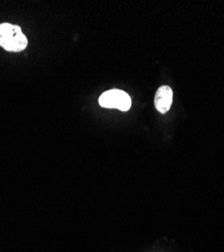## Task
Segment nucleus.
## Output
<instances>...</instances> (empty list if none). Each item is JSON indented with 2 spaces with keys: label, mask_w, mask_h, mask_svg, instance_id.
<instances>
[{
  "label": "nucleus",
  "mask_w": 224,
  "mask_h": 252,
  "mask_svg": "<svg viewBox=\"0 0 224 252\" xmlns=\"http://www.w3.org/2000/svg\"><path fill=\"white\" fill-rule=\"evenodd\" d=\"M0 47L8 52H22L28 47V38L18 26L4 23L0 25Z\"/></svg>",
  "instance_id": "f257e3e1"
},
{
  "label": "nucleus",
  "mask_w": 224,
  "mask_h": 252,
  "mask_svg": "<svg viewBox=\"0 0 224 252\" xmlns=\"http://www.w3.org/2000/svg\"><path fill=\"white\" fill-rule=\"evenodd\" d=\"M100 106L104 108H115L120 111H128L131 106V100L128 93L113 89L104 92L99 98Z\"/></svg>",
  "instance_id": "f03ea898"
},
{
  "label": "nucleus",
  "mask_w": 224,
  "mask_h": 252,
  "mask_svg": "<svg viewBox=\"0 0 224 252\" xmlns=\"http://www.w3.org/2000/svg\"><path fill=\"white\" fill-rule=\"evenodd\" d=\"M173 102V90L169 86H161L158 89L155 96V106L161 114L167 113Z\"/></svg>",
  "instance_id": "7ed1b4c3"
}]
</instances>
